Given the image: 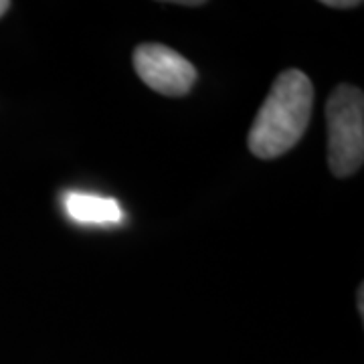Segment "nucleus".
I'll use <instances>...</instances> for the list:
<instances>
[{
  "label": "nucleus",
  "instance_id": "7ed1b4c3",
  "mask_svg": "<svg viewBox=\"0 0 364 364\" xmlns=\"http://www.w3.org/2000/svg\"><path fill=\"white\" fill-rule=\"evenodd\" d=\"M134 69L150 90L170 97L186 95L196 81L195 65L181 53L160 43H144L136 47Z\"/></svg>",
  "mask_w": 364,
  "mask_h": 364
},
{
  "label": "nucleus",
  "instance_id": "f03ea898",
  "mask_svg": "<svg viewBox=\"0 0 364 364\" xmlns=\"http://www.w3.org/2000/svg\"><path fill=\"white\" fill-rule=\"evenodd\" d=\"M328 117V164L334 176L356 174L364 162V93L342 83L326 105Z\"/></svg>",
  "mask_w": 364,
  "mask_h": 364
},
{
  "label": "nucleus",
  "instance_id": "20e7f679",
  "mask_svg": "<svg viewBox=\"0 0 364 364\" xmlns=\"http://www.w3.org/2000/svg\"><path fill=\"white\" fill-rule=\"evenodd\" d=\"M69 217L79 223H117L122 219V208L112 198L95 195L71 193L65 198Z\"/></svg>",
  "mask_w": 364,
  "mask_h": 364
},
{
  "label": "nucleus",
  "instance_id": "0eeeda50",
  "mask_svg": "<svg viewBox=\"0 0 364 364\" xmlns=\"http://www.w3.org/2000/svg\"><path fill=\"white\" fill-rule=\"evenodd\" d=\"M9 9H11V2L9 0H0V16L6 13Z\"/></svg>",
  "mask_w": 364,
  "mask_h": 364
},
{
  "label": "nucleus",
  "instance_id": "39448f33",
  "mask_svg": "<svg viewBox=\"0 0 364 364\" xmlns=\"http://www.w3.org/2000/svg\"><path fill=\"white\" fill-rule=\"evenodd\" d=\"M322 4L330 6V9H356V6H363L360 0H324Z\"/></svg>",
  "mask_w": 364,
  "mask_h": 364
},
{
  "label": "nucleus",
  "instance_id": "f257e3e1",
  "mask_svg": "<svg viewBox=\"0 0 364 364\" xmlns=\"http://www.w3.org/2000/svg\"><path fill=\"white\" fill-rule=\"evenodd\" d=\"M314 105V85L299 69H286L273 81L249 130L253 156L272 160L289 152L308 130Z\"/></svg>",
  "mask_w": 364,
  "mask_h": 364
},
{
  "label": "nucleus",
  "instance_id": "423d86ee",
  "mask_svg": "<svg viewBox=\"0 0 364 364\" xmlns=\"http://www.w3.org/2000/svg\"><path fill=\"white\" fill-rule=\"evenodd\" d=\"M364 291V286H358V312H360V316L364 314V301H363V294Z\"/></svg>",
  "mask_w": 364,
  "mask_h": 364
},
{
  "label": "nucleus",
  "instance_id": "6e6552de",
  "mask_svg": "<svg viewBox=\"0 0 364 364\" xmlns=\"http://www.w3.org/2000/svg\"><path fill=\"white\" fill-rule=\"evenodd\" d=\"M176 4H178V6H200V4H205V2H198V0H195V2H193V0H191V2H176Z\"/></svg>",
  "mask_w": 364,
  "mask_h": 364
}]
</instances>
